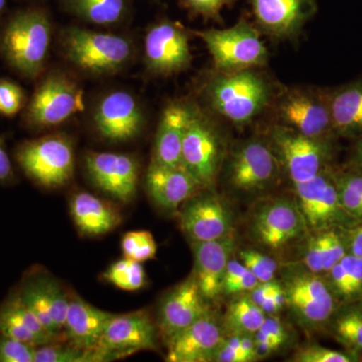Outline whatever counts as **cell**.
<instances>
[{
    "label": "cell",
    "mask_w": 362,
    "mask_h": 362,
    "mask_svg": "<svg viewBox=\"0 0 362 362\" xmlns=\"http://www.w3.org/2000/svg\"><path fill=\"white\" fill-rule=\"evenodd\" d=\"M92 118L98 134L111 143L135 139L145 124V114L139 100L129 90L120 89L100 98Z\"/></svg>",
    "instance_id": "obj_19"
},
{
    "label": "cell",
    "mask_w": 362,
    "mask_h": 362,
    "mask_svg": "<svg viewBox=\"0 0 362 362\" xmlns=\"http://www.w3.org/2000/svg\"><path fill=\"white\" fill-rule=\"evenodd\" d=\"M64 9L90 25L112 26L126 20L128 0H61Z\"/></svg>",
    "instance_id": "obj_32"
},
{
    "label": "cell",
    "mask_w": 362,
    "mask_h": 362,
    "mask_svg": "<svg viewBox=\"0 0 362 362\" xmlns=\"http://www.w3.org/2000/svg\"><path fill=\"white\" fill-rule=\"evenodd\" d=\"M226 337L223 320L209 311L166 341L169 362H213Z\"/></svg>",
    "instance_id": "obj_22"
},
{
    "label": "cell",
    "mask_w": 362,
    "mask_h": 362,
    "mask_svg": "<svg viewBox=\"0 0 362 362\" xmlns=\"http://www.w3.org/2000/svg\"><path fill=\"white\" fill-rule=\"evenodd\" d=\"M52 39L51 16L45 9H20L0 28V58L18 77L37 80L44 74Z\"/></svg>",
    "instance_id": "obj_2"
},
{
    "label": "cell",
    "mask_w": 362,
    "mask_h": 362,
    "mask_svg": "<svg viewBox=\"0 0 362 362\" xmlns=\"http://www.w3.org/2000/svg\"><path fill=\"white\" fill-rule=\"evenodd\" d=\"M85 168L90 182L105 194L127 204L134 199L139 182L140 168L131 154L90 151Z\"/></svg>",
    "instance_id": "obj_20"
},
{
    "label": "cell",
    "mask_w": 362,
    "mask_h": 362,
    "mask_svg": "<svg viewBox=\"0 0 362 362\" xmlns=\"http://www.w3.org/2000/svg\"><path fill=\"white\" fill-rule=\"evenodd\" d=\"M343 349L362 361V300L340 304L325 328Z\"/></svg>",
    "instance_id": "obj_31"
},
{
    "label": "cell",
    "mask_w": 362,
    "mask_h": 362,
    "mask_svg": "<svg viewBox=\"0 0 362 362\" xmlns=\"http://www.w3.org/2000/svg\"><path fill=\"white\" fill-rule=\"evenodd\" d=\"M35 362H101L95 350L78 349L66 341L35 347Z\"/></svg>",
    "instance_id": "obj_37"
},
{
    "label": "cell",
    "mask_w": 362,
    "mask_h": 362,
    "mask_svg": "<svg viewBox=\"0 0 362 362\" xmlns=\"http://www.w3.org/2000/svg\"><path fill=\"white\" fill-rule=\"evenodd\" d=\"M159 335L157 322L148 311L114 314L94 350L101 362L124 358L136 352L156 350Z\"/></svg>",
    "instance_id": "obj_14"
},
{
    "label": "cell",
    "mask_w": 362,
    "mask_h": 362,
    "mask_svg": "<svg viewBox=\"0 0 362 362\" xmlns=\"http://www.w3.org/2000/svg\"><path fill=\"white\" fill-rule=\"evenodd\" d=\"M266 316L265 312L252 301L249 294L233 296L223 319L226 334L254 335Z\"/></svg>",
    "instance_id": "obj_34"
},
{
    "label": "cell",
    "mask_w": 362,
    "mask_h": 362,
    "mask_svg": "<svg viewBox=\"0 0 362 362\" xmlns=\"http://www.w3.org/2000/svg\"><path fill=\"white\" fill-rule=\"evenodd\" d=\"M62 54L74 68L94 77L125 70L134 57L132 40L117 33L69 26L59 37Z\"/></svg>",
    "instance_id": "obj_3"
},
{
    "label": "cell",
    "mask_w": 362,
    "mask_h": 362,
    "mask_svg": "<svg viewBox=\"0 0 362 362\" xmlns=\"http://www.w3.org/2000/svg\"><path fill=\"white\" fill-rule=\"evenodd\" d=\"M259 283L252 272L239 259L233 257L226 266L221 286V296L249 294Z\"/></svg>",
    "instance_id": "obj_38"
},
{
    "label": "cell",
    "mask_w": 362,
    "mask_h": 362,
    "mask_svg": "<svg viewBox=\"0 0 362 362\" xmlns=\"http://www.w3.org/2000/svg\"><path fill=\"white\" fill-rule=\"evenodd\" d=\"M261 308L265 312L266 315H279L281 311L286 309V296L282 284L277 291L262 304Z\"/></svg>",
    "instance_id": "obj_48"
},
{
    "label": "cell",
    "mask_w": 362,
    "mask_h": 362,
    "mask_svg": "<svg viewBox=\"0 0 362 362\" xmlns=\"http://www.w3.org/2000/svg\"><path fill=\"white\" fill-rule=\"evenodd\" d=\"M349 254L362 258V221L345 228Z\"/></svg>",
    "instance_id": "obj_47"
},
{
    "label": "cell",
    "mask_w": 362,
    "mask_h": 362,
    "mask_svg": "<svg viewBox=\"0 0 362 362\" xmlns=\"http://www.w3.org/2000/svg\"><path fill=\"white\" fill-rule=\"evenodd\" d=\"M25 90L11 78H0V114L14 117L25 108Z\"/></svg>",
    "instance_id": "obj_42"
},
{
    "label": "cell",
    "mask_w": 362,
    "mask_h": 362,
    "mask_svg": "<svg viewBox=\"0 0 362 362\" xmlns=\"http://www.w3.org/2000/svg\"><path fill=\"white\" fill-rule=\"evenodd\" d=\"M249 230L259 246L272 252H284L293 245L303 243L309 233L294 197L259 202L252 209Z\"/></svg>",
    "instance_id": "obj_12"
},
{
    "label": "cell",
    "mask_w": 362,
    "mask_h": 362,
    "mask_svg": "<svg viewBox=\"0 0 362 362\" xmlns=\"http://www.w3.org/2000/svg\"><path fill=\"white\" fill-rule=\"evenodd\" d=\"M7 2H8V0H0V18H1L4 13H6Z\"/></svg>",
    "instance_id": "obj_50"
},
{
    "label": "cell",
    "mask_w": 362,
    "mask_h": 362,
    "mask_svg": "<svg viewBox=\"0 0 362 362\" xmlns=\"http://www.w3.org/2000/svg\"><path fill=\"white\" fill-rule=\"evenodd\" d=\"M14 159L23 175L45 189L65 187L75 173V147L71 138L62 133L21 142L14 150Z\"/></svg>",
    "instance_id": "obj_6"
},
{
    "label": "cell",
    "mask_w": 362,
    "mask_h": 362,
    "mask_svg": "<svg viewBox=\"0 0 362 362\" xmlns=\"http://www.w3.org/2000/svg\"><path fill=\"white\" fill-rule=\"evenodd\" d=\"M338 303L362 300V258L347 254L325 275Z\"/></svg>",
    "instance_id": "obj_33"
},
{
    "label": "cell",
    "mask_w": 362,
    "mask_h": 362,
    "mask_svg": "<svg viewBox=\"0 0 362 362\" xmlns=\"http://www.w3.org/2000/svg\"><path fill=\"white\" fill-rule=\"evenodd\" d=\"M143 51L147 70L158 77L177 75L192 66L189 33L176 21L162 20L149 26Z\"/></svg>",
    "instance_id": "obj_16"
},
{
    "label": "cell",
    "mask_w": 362,
    "mask_h": 362,
    "mask_svg": "<svg viewBox=\"0 0 362 362\" xmlns=\"http://www.w3.org/2000/svg\"><path fill=\"white\" fill-rule=\"evenodd\" d=\"M286 309L307 330L325 331L339 303L323 275L312 273L299 263L283 269L280 280Z\"/></svg>",
    "instance_id": "obj_7"
},
{
    "label": "cell",
    "mask_w": 362,
    "mask_h": 362,
    "mask_svg": "<svg viewBox=\"0 0 362 362\" xmlns=\"http://www.w3.org/2000/svg\"><path fill=\"white\" fill-rule=\"evenodd\" d=\"M354 140H356V142L352 146L349 161L347 164L362 169V136Z\"/></svg>",
    "instance_id": "obj_49"
},
{
    "label": "cell",
    "mask_w": 362,
    "mask_h": 362,
    "mask_svg": "<svg viewBox=\"0 0 362 362\" xmlns=\"http://www.w3.org/2000/svg\"><path fill=\"white\" fill-rule=\"evenodd\" d=\"M70 214L78 233L85 237L107 235L122 221L118 209L110 202L87 192L71 195Z\"/></svg>",
    "instance_id": "obj_28"
},
{
    "label": "cell",
    "mask_w": 362,
    "mask_h": 362,
    "mask_svg": "<svg viewBox=\"0 0 362 362\" xmlns=\"http://www.w3.org/2000/svg\"><path fill=\"white\" fill-rule=\"evenodd\" d=\"M121 249L124 258L142 264L156 258L157 244L148 230H132L123 235Z\"/></svg>",
    "instance_id": "obj_39"
},
{
    "label": "cell",
    "mask_w": 362,
    "mask_h": 362,
    "mask_svg": "<svg viewBox=\"0 0 362 362\" xmlns=\"http://www.w3.org/2000/svg\"><path fill=\"white\" fill-rule=\"evenodd\" d=\"M284 171L265 136H252L228 147L221 175L230 192L268 194L280 185Z\"/></svg>",
    "instance_id": "obj_4"
},
{
    "label": "cell",
    "mask_w": 362,
    "mask_h": 362,
    "mask_svg": "<svg viewBox=\"0 0 362 362\" xmlns=\"http://www.w3.org/2000/svg\"><path fill=\"white\" fill-rule=\"evenodd\" d=\"M21 301L39 318L52 337L66 341L64 337L70 295L56 278L40 267H33L23 274L16 286Z\"/></svg>",
    "instance_id": "obj_15"
},
{
    "label": "cell",
    "mask_w": 362,
    "mask_h": 362,
    "mask_svg": "<svg viewBox=\"0 0 362 362\" xmlns=\"http://www.w3.org/2000/svg\"><path fill=\"white\" fill-rule=\"evenodd\" d=\"M102 278L118 289L127 292L139 291L147 282L146 272L142 264L127 258L114 262L104 272Z\"/></svg>",
    "instance_id": "obj_36"
},
{
    "label": "cell",
    "mask_w": 362,
    "mask_h": 362,
    "mask_svg": "<svg viewBox=\"0 0 362 362\" xmlns=\"http://www.w3.org/2000/svg\"><path fill=\"white\" fill-rule=\"evenodd\" d=\"M235 0H180L183 8L190 16H199L204 21H221V11L225 7L232 6Z\"/></svg>",
    "instance_id": "obj_43"
},
{
    "label": "cell",
    "mask_w": 362,
    "mask_h": 362,
    "mask_svg": "<svg viewBox=\"0 0 362 362\" xmlns=\"http://www.w3.org/2000/svg\"><path fill=\"white\" fill-rule=\"evenodd\" d=\"M333 128L337 138L362 136V80L327 90Z\"/></svg>",
    "instance_id": "obj_30"
},
{
    "label": "cell",
    "mask_w": 362,
    "mask_h": 362,
    "mask_svg": "<svg viewBox=\"0 0 362 362\" xmlns=\"http://www.w3.org/2000/svg\"><path fill=\"white\" fill-rule=\"evenodd\" d=\"M294 362H356L357 357L346 350H337L319 344L304 345L292 356Z\"/></svg>",
    "instance_id": "obj_41"
},
{
    "label": "cell",
    "mask_w": 362,
    "mask_h": 362,
    "mask_svg": "<svg viewBox=\"0 0 362 362\" xmlns=\"http://www.w3.org/2000/svg\"><path fill=\"white\" fill-rule=\"evenodd\" d=\"M272 111L277 123L315 139L337 140L327 90L282 88Z\"/></svg>",
    "instance_id": "obj_11"
},
{
    "label": "cell",
    "mask_w": 362,
    "mask_h": 362,
    "mask_svg": "<svg viewBox=\"0 0 362 362\" xmlns=\"http://www.w3.org/2000/svg\"><path fill=\"white\" fill-rule=\"evenodd\" d=\"M194 107V102L177 100L164 108L156 130L151 162L162 165L183 166L181 159L183 138Z\"/></svg>",
    "instance_id": "obj_25"
},
{
    "label": "cell",
    "mask_w": 362,
    "mask_h": 362,
    "mask_svg": "<svg viewBox=\"0 0 362 362\" xmlns=\"http://www.w3.org/2000/svg\"><path fill=\"white\" fill-rule=\"evenodd\" d=\"M303 244L301 261L298 263L319 275H325L349 254L345 228H326L309 233Z\"/></svg>",
    "instance_id": "obj_29"
},
{
    "label": "cell",
    "mask_w": 362,
    "mask_h": 362,
    "mask_svg": "<svg viewBox=\"0 0 362 362\" xmlns=\"http://www.w3.org/2000/svg\"><path fill=\"white\" fill-rule=\"evenodd\" d=\"M295 201L309 233L326 228H349L356 225L340 202L335 182L334 165L310 180L293 185Z\"/></svg>",
    "instance_id": "obj_13"
},
{
    "label": "cell",
    "mask_w": 362,
    "mask_h": 362,
    "mask_svg": "<svg viewBox=\"0 0 362 362\" xmlns=\"http://www.w3.org/2000/svg\"><path fill=\"white\" fill-rule=\"evenodd\" d=\"M35 347L0 334V362H35Z\"/></svg>",
    "instance_id": "obj_44"
},
{
    "label": "cell",
    "mask_w": 362,
    "mask_h": 362,
    "mask_svg": "<svg viewBox=\"0 0 362 362\" xmlns=\"http://www.w3.org/2000/svg\"><path fill=\"white\" fill-rule=\"evenodd\" d=\"M194 254V274L202 296L209 304L221 296L226 266L237 247L235 235L211 242L190 243Z\"/></svg>",
    "instance_id": "obj_24"
},
{
    "label": "cell",
    "mask_w": 362,
    "mask_h": 362,
    "mask_svg": "<svg viewBox=\"0 0 362 362\" xmlns=\"http://www.w3.org/2000/svg\"><path fill=\"white\" fill-rule=\"evenodd\" d=\"M113 313L88 303L76 294L70 295L64 337L78 349L94 350Z\"/></svg>",
    "instance_id": "obj_26"
},
{
    "label": "cell",
    "mask_w": 362,
    "mask_h": 362,
    "mask_svg": "<svg viewBox=\"0 0 362 362\" xmlns=\"http://www.w3.org/2000/svg\"><path fill=\"white\" fill-rule=\"evenodd\" d=\"M281 89L262 69L214 71L204 86L202 97L216 118L244 129L272 110Z\"/></svg>",
    "instance_id": "obj_1"
},
{
    "label": "cell",
    "mask_w": 362,
    "mask_h": 362,
    "mask_svg": "<svg viewBox=\"0 0 362 362\" xmlns=\"http://www.w3.org/2000/svg\"><path fill=\"white\" fill-rule=\"evenodd\" d=\"M254 25L273 42H296L313 18L316 0H247Z\"/></svg>",
    "instance_id": "obj_18"
},
{
    "label": "cell",
    "mask_w": 362,
    "mask_h": 362,
    "mask_svg": "<svg viewBox=\"0 0 362 362\" xmlns=\"http://www.w3.org/2000/svg\"><path fill=\"white\" fill-rule=\"evenodd\" d=\"M0 334L33 346L59 342L49 334L39 318L21 301L16 287L0 303Z\"/></svg>",
    "instance_id": "obj_27"
},
{
    "label": "cell",
    "mask_w": 362,
    "mask_h": 362,
    "mask_svg": "<svg viewBox=\"0 0 362 362\" xmlns=\"http://www.w3.org/2000/svg\"><path fill=\"white\" fill-rule=\"evenodd\" d=\"M192 33L206 45L216 71L233 73L263 69L268 64L269 51L261 33L244 16L228 28H209Z\"/></svg>",
    "instance_id": "obj_8"
},
{
    "label": "cell",
    "mask_w": 362,
    "mask_h": 362,
    "mask_svg": "<svg viewBox=\"0 0 362 362\" xmlns=\"http://www.w3.org/2000/svg\"><path fill=\"white\" fill-rule=\"evenodd\" d=\"M228 147L218 118L194 103L192 118L183 138L181 159L204 189H214Z\"/></svg>",
    "instance_id": "obj_5"
},
{
    "label": "cell",
    "mask_w": 362,
    "mask_h": 362,
    "mask_svg": "<svg viewBox=\"0 0 362 362\" xmlns=\"http://www.w3.org/2000/svg\"><path fill=\"white\" fill-rule=\"evenodd\" d=\"M238 259L252 272L259 283L277 279L280 271L277 261L269 255L254 249H245L238 252Z\"/></svg>",
    "instance_id": "obj_40"
},
{
    "label": "cell",
    "mask_w": 362,
    "mask_h": 362,
    "mask_svg": "<svg viewBox=\"0 0 362 362\" xmlns=\"http://www.w3.org/2000/svg\"><path fill=\"white\" fill-rule=\"evenodd\" d=\"M180 228L190 243L211 242L233 233V214L214 189H202L177 211Z\"/></svg>",
    "instance_id": "obj_17"
},
{
    "label": "cell",
    "mask_w": 362,
    "mask_h": 362,
    "mask_svg": "<svg viewBox=\"0 0 362 362\" xmlns=\"http://www.w3.org/2000/svg\"><path fill=\"white\" fill-rule=\"evenodd\" d=\"M150 199L162 211L177 213L180 206L204 188L185 166L150 162L145 175Z\"/></svg>",
    "instance_id": "obj_23"
},
{
    "label": "cell",
    "mask_w": 362,
    "mask_h": 362,
    "mask_svg": "<svg viewBox=\"0 0 362 362\" xmlns=\"http://www.w3.org/2000/svg\"><path fill=\"white\" fill-rule=\"evenodd\" d=\"M257 332L282 340L285 343L289 342L290 340V333L287 326L279 315H267L265 320Z\"/></svg>",
    "instance_id": "obj_45"
},
{
    "label": "cell",
    "mask_w": 362,
    "mask_h": 362,
    "mask_svg": "<svg viewBox=\"0 0 362 362\" xmlns=\"http://www.w3.org/2000/svg\"><path fill=\"white\" fill-rule=\"evenodd\" d=\"M334 178L343 209L354 221H362V169L346 165L334 166Z\"/></svg>",
    "instance_id": "obj_35"
},
{
    "label": "cell",
    "mask_w": 362,
    "mask_h": 362,
    "mask_svg": "<svg viewBox=\"0 0 362 362\" xmlns=\"http://www.w3.org/2000/svg\"><path fill=\"white\" fill-rule=\"evenodd\" d=\"M84 93L74 78L62 71L44 76L23 109L28 129L42 131L57 127L84 109Z\"/></svg>",
    "instance_id": "obj_10"
},
{
    "label": "cell",
    "mask_w": 362,
    "mask_h": 362,
    "mask_svg": "<svg viewBox=\"0 0 362 362\" xmlns=\"http://www.w3.org/2000/svg\"><path fill=\"white\" fill-rule=\"evenodd\" d=\"M16 180L13 160L6 148V139L0 135V185H13Z\"/></svg>",
    "instance_id": "obj_46"
},
{
    "label": "cell",
    "mask_w": 362,
    "mask_h": 362,
    "mask_svg": "<svg viewBox=\"0 0 362 362\" xmlns=\"http://www.w3.org/2000/svg\"><path fill=\"white\" fill-rule=\"evenodd\" d=\"M209 311L211 306L192 273L162 297L156 320L160 337L168 341Z\"/></svg>",
    "instance_id": "obj_21"
},
{
    "label": "cell",
    "mask_w": 362,
    "mask_h": 362,
    "mask_svg": "<svg viewBox=\"0 0 362 362\" xmlns=\"http://www.w3.org/2000/svg\"><path fill=\"white\" fill-rule=\"evenodd\" d=\"M292 185L310 180L333 165L335 140L315 139L275 123L266 133Z\"/></svg>",
    "instance_id": "obj_9"
}]
</instances>
